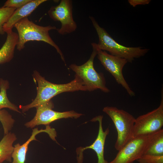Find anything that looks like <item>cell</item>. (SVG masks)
Listing matches in <instances>:
<instances>
[{"label":"cell","instance_id":"obj_14","mask_svg":"<svg viewBox=\"0 0 163 163\" xmlns=\"http://www.w3.org/2000/svg\"><path fill=\"white\" fill-rule=\"evenodd\" d=\"M6 33L7 34L6 40L0 49V64L9 62L13 59L18 40V34L12 30Z\"/></svg>","mask_w":163,"mask_h":163},{"label":"cell","instance_id":"obj_13","mask_svg":"<svg viewBox=\"0 0 163 163\" xmlns=\"http://www.w3.org/2000/svg\"><path fill=\"white\" fill-rule=\"evenodd\" d=\"M46 0H30L26 4L16 9L7 21L3 26L5 32L12 30L15 24L19 21L27 17L40 4Z\"/></svg>","mask_w":163,"mask_h":163},{"label":"cell","instance_id":"obj_10","mask_svg":"<svg viewBox=\"0 0 163 163\" xmlns=\"http://www.w3.org/2000/svg\"><path fill=\"white\" fill-rule=\"evenodd\" d=\"M147 136L132 138L118 150L114 158L108 163H133L144 154Z\"/></svg>","mask_w":163,"mask_h":163},{"label":"cell","instance_id":"obj_18","mask_svg":"<svg viewBox=\"0 0 163 163\" xmlns=\"http://www.w3.org/2000/svg\"><path fill=\"white\" fill-rule=\"evenodd\" d=\"M0 121L2 124L4 135L8 134L13 126L15 120L5 110L0 111Z\"/></svg>","mask_w":163,"mask_h":163},{"label":"cell","instance_id":"obj_17","mask_svg":"<svg viewBox=\"0 0 163 163\" xmlns=\"http://www.w3.org/2000/svg\"><path fill=\"white\" fill-rule=\"evenodd\" d=\"M9 87L8 81L0 79V111L4 108H8L17 112L21 113L18 107L11 103L7 94V91Z\"/></svg>","mask_w":163,"mask_h":163},{"label":"cell","instance_id":"obj_16","mask_svg":"<svg viewBox=\"0 0 163 163\" xmlns=\"http://www.w3.org/2000/svg\"><path fill=\"white\" fill-rule=\"evenodd\" d=\"M17 139L16 135L10 132L4 135L0 141V163L5 161L11 162L14 146L13 144Z\"/></svg>","mask_w":163,"mask_h":163},{"label":"cell","instance_id":"obj_3","mask_svg":"<svg viewBox=\"0 0 163 163\" xmlns=\"http://www.w3.org/2000/svg\"><path fill=\"white\" fill-rule=\"evenodd\" d=\"M18 31V40L17 48L19 51L23 49L25 44L30 41H42L47 43L54 47L59 54L61 58L66 65L63 54L58 45L50 37L49 31L57 29L55 26L50 25L42 26L37 25L27 17L22 19L14 26Z\"/></svg>","mask_w":163,"mask_h":163},{"label":"cell","instance_id":"obj_12","mask_svg":"<svg viewBox=\"0 0 163 163\" xmlns=\"http://www.w3.org/2000/svg\"><path fill=\"white\" fill-rule=\"evenodd\" d=\"M46 127L45 129L39 130L37 128H34L32 130L31 136L26 142L21 145L18 143L14 145L12 154L13 161L11 163H24L29 144L33 140H37L36 136L40 133H47L52 140L56 141L55 138L57 136L55 129L51 128L49 125L46 126Z\"/></svg>","mask_w":163,"mask_h":163},{"label":"cell","instance_id":"obj_19","mask_svg":"<svg viewBox=\"0 0 163 163\" xmlns=\"http://www.w3.org/2000/svg\"><path fill=\"white\" fill-rule=\"evenodd\" d=\"M16 9L15 8L2 7L0 8V34L2 35L5 33L3 26Z\"/></svg>","mask_w":163,"mask_h":163},{"label":"cell","instance_id":"obj_21","mask_svg":"<svg viewBox=\"0 0 163 163\" xmlns=\"http://www.w3.org/2000/svg\"><path fill=\"white\" fill-rule=\"evenodd\" d=\"M30 0H8L2 7L19 8L30 2Z\"/></svg>","mask_w":163,"mask_h":163},{"label":"cell","instance_id":"obj_9","mask_svg":"<svg viewBox=\"0 0 163 163\" xmlns=\"http://www.w3.org/2000/svg\"><path fill=\"white\" fill-rule=\"evenodd\" d=\"M97 55L102 65L112 75L117 83L125 89L130 96H135V92L129 87L123 73V68L127 61L110 54L105 51L97 50Z\"/></svg>","mask_w":163,"mask_h":163},{"label":"cell","instance_id":"obj_15","mask_svg":"<svg viewBox=\"0 0 163 163\" xmlns=\"http://www.w3.org/2000/svg\"><path fill=\"white\" fill-rule=\"evenodd\" d=\"M144 154L163 155V129L147 136Z\"/></svg>","mask_w":163,"mask_h":163},{"label":"cell","instance_id":"obj_11","mask_svg":"<svg viewBox=\"0 0 163 163\" xmlns=\"http://www.w3.org/2000/svg\"><path fill=\"white\" fill-rule=\"evenodd\" d=\"M103 117L99 115L93 118L92 121H98L99 123L98 132L97 136L94 142L89 146L85 147H79L76 150L77 163H82L83 159V152L88 149H93L97 155L98 161L97 163H108L104 158V146L105 139L109 133V129L107 128L104 131L102 125Z\"/></svg>","mask_w":163,"mask_h":163},{"label":"cell","instance_id":"obj_4","mask_svg":"<svg viewBox=\"0 0 163 163\" xmlns=\"http://www.w3.org/2000/svg\"><path fill=\"white\" fill-rule=\"evenodd\" d=\"M91 45L93 51L88 60L81 65L72 64L69 68L75 73V75L82 80L89 91L99 89L103 92L108 93L110 90L106 86L104 75L97 72L94 68V61L97 50L94 43H92Z\"/></svg>","mask_w":163,"mask_h":163},{"label":"cell","instance_id":"obj_8","mask_svg":"<svg viewBox=\"0 0 163 163\" xmlns=\"http://www.w3.org/2000/svg\"><path fill=\"white\" fill-rule=\"evenodd\" d=\"M48 13L52 19L60 22V28L57 29L59 34L65 35L76 30L77 25L73 17L72 0H61L58 5L51 7Z\"/></svg>","mask_w":163,"mask_h":163},{"label":"cell","instance_id":"obj_20","mask_svg":"<svg viewBox=\"0 0 163 163\" xmlns=\"http://www.w3.org/2000/svg\"><path fill=\"white\" fill-rule=\"evenodd\" d=\"M137 161L139 163H163V155L143 154Z\"/></svg>","mask_w":163,"mask_h":163},{"label":"cell","instance_id":"obj_5","mask_svg":"<svg viewBox=\"0 0 163 163\" xmlns=\"http://www.w3.org/2000/svg\"><path fill=\"white\" fill-rule=\"evenodd\" d=\"M106 113L113 122L117 133L115 148L118 151L133 138L135 118L127 111L114 107L104 108Z\"/></svg>","mask_w":163,"mask_h":163},{"label":"cell","instance_id":"obj_6","mask_svg":"<svg viewBox=\"0 0 163 163\" xmlns=\"http://www.w3.org/2000/svg\"><path fill=\"white\" fill-rule=\"evenodd\" d=\"M159 106L135 119L133 138L148 136L162 129L163 126V91Z\"/></svg>","mask_w":163,"mask_h":163},{"label":"cell","instance_id":"obj_2","mask_svg":"<svg viewBox=\"0 0 163 163\" xmlns=\"http://www.w3.org/2000/svg\"><path fill=\"white\" fill-rule=\"evenodd\" d=\"M89 18L98 36V43H95L97 50L107 51L111 55L124 59L129 62L135 59L144 56L149 50L141 47H126L119 43L104 29L100 26L93 17L89 16Z\"/></svg>","mask_w":163,"mask_h":163},{"label":"cell","instance_id":"obj_7","mask_svg":"<svg viewBox=\"0 0 163 163\" xmlns=\"http://www.w3.org/2000/svg\"><path fill=\"white\" fill-rule=\"evenodd\" d=\"M54 104L50 100L36 107L37 111L34 118L26 123L25 126L27 128H33L37 126L49 125L52 122L62 118H69L75 119L82 115L74 110L59 112L53 110Z\"/></svg>","mask_w":163,"mask_h":163},{"label":"cell","instance_id":"obj_22","mask_svg":"<svg viewBox=\"0 0 163 163\" xmlns=\"http://www.w3.org/2000/svg\"><path fill=\"white\" fill-rule=\"evenodd\" d=\"M150 0H129L128 2L133 7H135L139 5H145L149 4Z\"/></svg>","mask_w":163,"mask_h":163},{"label":"cell","instance_id":"obj_1","mask_svg":"<svg viewBox=\"0 0 163 163\" xmlns=\"http://www.w3.org/2000/svg\"><path fill=\"white\" fill-rule=\"evenodd\" d=\"M33 76L38 84L37 93L34 99L30 103L24 106H20L23 112L51 100L56 95L64 92L76 91H88V88L82 80L75 75V78L70 82L64 84H56L45 79L39 72L35 70Z\"/></svg>","mask_w":163,"mask_h":163}]
</instances>
